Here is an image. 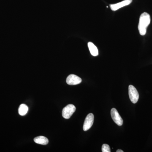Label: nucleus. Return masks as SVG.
<instances>
[{
    "label": "nucleus",
    "mask_w": 152,
    "mask_h": 152,
    "mask_svg": "<svg viewBox=\"0 0 152 152\" xmlns=\"http://www.w3.org/2000/svg\"><path fill=\"white\" fill-rule=\"evenodd\" d=\"M88 47L91 54L94 56H97L99 55V51L97 47L91 42L88 43Z\"/></svg>",
    "instance_id": "nucleus-8"
},
{
    "label": "nucleus",
    "mask_w": 152,
    "mask_h": 152,
    "mask_svg": "<svg viewBox=\"0 0 152 152\" xmlns=\"http://www.w3.org/2000/svg\"><path fill=\"white\" fill-rule=\"evenodd\" d=\"M82 82V79L78 76L75 75H69L66 79V83L68 85L75 86L79 84Z\"/></svg>",
    "instance_id": "nucleus-6"
},
{
    "label": "nucleus",
    "mask_w": 152,
    "mask_h": 152,
    "mask_svg": "<svg viewBox=\"0 0 152 152\" xmlns=\"http://www.w3.org/2000/svg\"><path fill=\"white\" fill-rule=\"evenodd\" d=\"M76 110V107L74 105L70 104L65 107L62 110L63 118L68 119L72 116Z\"/></svg>",
    "instance_id": "nucleus-3"
},
{
    "label": "nucleus",
    "mask_w": 152,
    "mask_h": 152,
    "mask_svg": "<svg viewBox=\"0 0 152 152\" xmlns=\"http://www.w3.org/2000/svg\"><path fill=\"white\" fill-rule=\"evenodd\" d=\"M111 115L114 122L118 126H121L123 125V120L116 109H112L111 110Z\"/></svg>",
    "instance_id": "nucleus-4"
},
{
    "label": "nucleus",
    "mask_w": 152,
    "mask_h": 152,
    "mask_svg": "<svg viewBox=\"0 0 152 152\" xmlns=\"http://www.w3.org/2000/svg\"><path fill=\"white\" fill-rule=\"evenodd\" d=\"M132 2V0H124V1L121 2L114 4H110V7L111 9L112 10L115 11L121 8L129 5Z\"/></svg>",
    "instance_id": "nucleus-7"
},
{
    "label": "nucleus",
    "mask_w": 152,
    "mask_h": 152,
    "mask_svg": "<svg viewBox=\"0 0 152 152\" xmlns=\"http://www.w3.org/2000/svg\"><path fill=\"white\" fill-rule=\"evenodd\" d=\"M102 152H110L111 150L110 146L107 144H104L102 146Z\"/></svg>",
    "instance_id": "nucleus-11"
},
{
    "label": "nucleus",
    "mask_w": 152,
    "mask_h": 152,
    "mask_svg": "<svg viewBox=\"0 0 152 152\" xmlns=\"http://www.w3.org/2000/svg\"><path fill=\"white\" fill-rule=\"evenodd\" d=\"M34 141L36 143L42 145H47L48 143V139L44 136H39L34 139Z\"/></svg>",
    "instance_id": "nucleus-9"
},
{
    "label": "nucleus",
    "mask_w": 152,
    "mask_h": 152,
    "mask_svg": "<svg viewBox=\"0 0 152 152\" xmlns=\"http://www.w3.org/2000/svg\"><path fill=\"white\" fill-rule=\"evenodd\" d=\"M150 23L151 17L149 14L144 12L141 15L138 25V30L141 35L144 36L146 34L147 28Z\"/></svg>",
    "instance_id": "nucleus-1"
},
{
    "label": "nucleus",
    "mask_w": 152,
    "mask_h": 152,
    "mask_svg": "<svg viewBox=\"0 0 152 152\" xmlns=\"http://www.w3.org/2000/svg\"><path fill=\"white\" fill-rule=\"evenodd\" d=\"M94 115L92 113L89 114L87 116L86 119L85 120L83 127L84 131L88 130L91 127L93 124H94Z\"/></svg>",
    "instance_id": "nucleus-5"
},
{
    "label": "nucleus",
    "mask_w": 152,
    "mask_h": 152,
    "mask_svg": "<svg viewBox=\"0 0 152 152\" xmlns=\"http://www.w3.org/2000/svg\"><path fill=\"white\" fill-rule=\"evenodd\" d=\"M117 152H124V151H123L121 150H118L116 151Z\"/></svg>",
    "instance_id": "nucleus-12"
},
{
    "label": "nucleus",
    "mask_w": 152,
    "mask_h": 152,
    "mask_svg": "<svg viewBox=\"0 0 152 152\" xmlns=\"http://www.w3.org/2000/svg\"><path fill=\"white\" fill-rule=\"evenodd\" d=\"M129 94L130 99L133 104H136L139 99V93L137 89L132 85L129 87Z\"/></svg>",
    "instance_id": "nucleus-2"
},
{
    "label": "nucleus",
    "mask_w": 152,
    "mask_h": 152,
    "mask_svg": "<svg viewBox=\"0 0 152 152\" xmlns=\"http://www.w3.org/2000/svg\"><path fill=\"white\" fill-rule=\"evenodd\" d=\"M28 107L25 104H22L19 107L18 113L20 115L24 116L28 111Z\"/></svg>",
    "instance_id": "nucleus-10"
}]
</instances>
